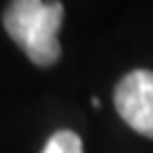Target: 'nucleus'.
<instances>
[{
	"instance_id": "obj_1",
	"label": "nucleus",
	"mask_w": 153,
	"mask_h": 153,
	"mask_svg": "<svg viewBox=\"0 0 153 153\" xmlns=\"http://www.w3.org/2000/svg\"><path fill=\"white\" fill-rule=\"evenodd\" d=\"M114 108L135 133L153 140V71L126 73L114 87Z\"/></svg>"
},
{
	"instance_id": "obj_2",
	"label": "nucleus",
	"mask_w": 153,
	"mask_h": 153,
	"mask_svg": "<svg viewBox=\"0 0 153 153\" xmlns=\"http://www.w3.org/2000/svg\"><path fill=\"white\" fill-rule=\"evenodd\" d=\"M64 21V7L59 0L46 2L44 12L39 16L37 25L32 27L30 37H27L23 51L27 59L37 66H53L59 59V41L57 32Z\"/></svg>"
},
{
	"instance_id": "obj_3",
	"label": "nucleus",
	"mask_w": 153,
	"mask_h": 153,
	"mask_svg": "<svg viewBox=\"0 0 153 153\" xmlns=\"http://www.w3.org/2000/svg\"><path fill=\"white\" fill-rule=\"evenodd\" d=\"M46 2L44 0H9L2 14V25L7 34L23 48L30 37L32 27L37 25L39 16L44 12Z\"/></svg>"
},
{
	"instance_id": "obj_4",
	"label": "nucleus",
	"mask_w": 153,
	"mask_h": 153,
	"mask_svg": "<svg viewBox=\"0 0 153 153\" xmlns=\"http://www.w3.org/2000/svg\"><path fill=\"white\" fill-rule=\"evenodd\" d=\"M41 153H82V140L73 130H57L51 135Z\"/></svg>"
}]
</instances>
